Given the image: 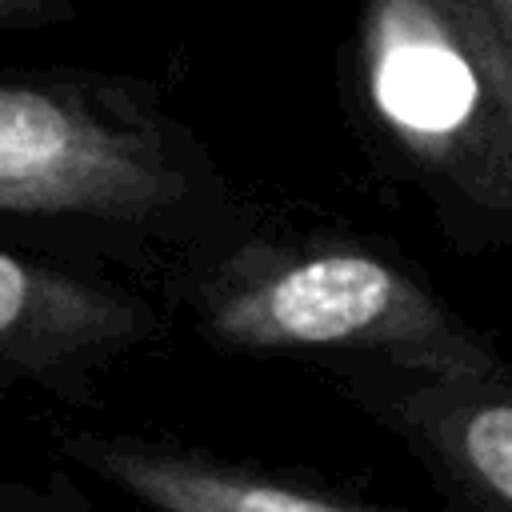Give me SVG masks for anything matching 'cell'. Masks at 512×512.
<instances>
[{
    "label": "cell",
    "instance_id": "cell-1",
    "mask_svg": "<svg viewBox=\"0 0 512 512\" xmlns=\"http://www.w3.org/2000/svg\"><path fill=\"white\" fill-rule=\"evenodd\" d=\"M184 304L200 336L236 356L308 360L324 372L504 368L496 344L416 268L348 236H248L184 284Z\"/></svg>",
    "mask_w": 512,
    "mask_h": 512
},
{
    "label": "cell",
    "instance_id": "cell-2",
    "mask_svg": "<svg viewBox=\"0 0 512 512\" xmlns=\"http://www.w3.org/2000/svg\"><path fill=\"white\" fill-rule=\"evenodd\" d=\"M360 112L464 244L512 216V0H380L356 28Z\"/></svg>",
    "mask_w": 512,
    "mask_h": 512
},
{
    "label": "cell",
    "instance_id": "cell-3",
    "mask_svg": "<svg viewBox=\"0 0 512 512\" xmlns=\"http://www.w3.org/2000/svg\"><path fill=\"white\" fill-rule=\"evenodd\" d=\"M192 192V144L124 84L0 80V212L160 224Z\"/></svg>",
    "mask_w": 512,
    "mask_h": 512
},
{
    "label": "cell",
    "instance_id": "cell-4",
    "mask_svg": "<svg viewBox=\"0 0 512 512\" xmlns=\"http://www.w3.org/2000/svg\"><path fill=\"white\" fill-rule=\"evenodd\" d=\"M336 392L396 432L460 512H512L508 364L488 372L340 368Z\"/></svg>",
    "mask_w": 512,
    "mask_h": 512
},
{
    "label": "cell",
    "instance_id": "cell-5",
    "mask_svg": "<svg viewBox=\"0 0 512 512\" xmlns=\"http://www.w3.org/2000/svg\"><path fill=\"white\" fill-rule=\"evenodd\" d=\"M156 332L140 296L0 248V396L92 400L96 380Z\"/></svg>",
    "mask_w": 512,
    "mask_h": 512
},
{
    "label": "cell",
    "instance_id": "cell-6",
    "mask_svg": "<svg viewBox=\"0 0 512 512\" xmlns=\"http://www.w3.org/2000/svg\"><path fill=\"white\" fill-rule=\"evenodd\" d=\"M60 452L152 512H392L132 432H72Z\"/></svg>",
    "mask_w": 512,
    "mask_h": 512
},
{
    "label": "cell",
    "instance_id": "cell-7",
    "mask_svg": "<svg viewBox=\"0 0 512 512\" xmlns=\"http://www.w3.org/2000/svg\"><path fill=\"white\" fill-rule=\"evenodd\" d=\"M68 492L60 496H36V492H20V488H0V512H84V508H68Z\"/></svg>",
    "mask_w": 512,
    "mask_h": 512
}]
</instances>
